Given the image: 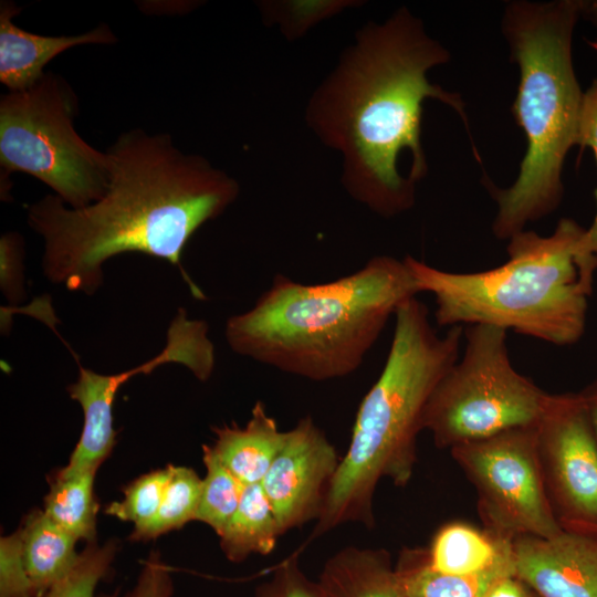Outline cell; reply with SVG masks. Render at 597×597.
Returning a JSON list of instances; mask_svg holds the SVG:
<instances>
[{"label":"cell","mask_w":597,"mask_h":597,"mask_svg":"<svg viewBox=\"0 0 597 597\" xmlns=\"http://www.w3.org/2000/svg\"><path fill=\"white\" fill-rule=\"evenodd\" d=\"M106 155L109 180L98 200L71 208L50 193L29 206L28 223L44 241L45 276L92 295L108 259L137 252L176 265L192 295L203 298L181 255L195 232L237 200V180L180 150L169 135L140 128L122 134Z\"/></svg>","instance_id":"1"},{"label":"cell","mask_w":597,"mask_h":597,"mask_svg":"<svg viewBox=\"0 0 597 597\" xmlns=\"http://www.w3.org/2000/svg\"><path fill=\"white\" fill-rule=\"evenodd\" d=\"M449 59L402 7L357 32L307 104L310 128L342 155L343 186L380 217L411 209L415 185L427 174L420 142L425 98L450 105L467 124L460 95L427 78L431 67Z\"/></svg>","instance_id":"2"},{"label":"cell","mask_w":597,"mask_h":597,"mask_svg":"<svg viewBox=\"0 0 597 597\" xmlns=\"http://www.w3.org/2000/svg\"><path fill=\"white\" fill-rule=\"evenodd\" d=\"M418 293L405 261L385 254L320 284L276 274L250 310L228 318L224 335L237 354L283 373L313 381L343 378Z\"/></svg>","instance_id":"3"},{"label":"cell","mask_w":597,"mask_h":597,"mask_svg":"<svg viewBox=\"0 0 597 597\" xmlns=\"http://www.w3.org/2000/svg\"><path fill=\"white\" fill-rule=\"evenodd\" d=\"M509 259L476 272H450L407 255L419 292L434 296L439 326L490 324L557 346L584 335L597 273V223L563 218L547 237L521 231Z\"/></svg>","instance_id":"4"},{"label":"cell","mask_w":597,"mask_h":597,"mask_svg":"<svg viewBox=\"0 0 597 597\" xmlns=\"http://www.w3.org/2000/svg\"><path fill=\"white\" fill-rule=\"evenodd\" d=\"M395 318L385 366L359 405L349 446L310 540L349 522L374 527L378 483L388 479L404 488L411 480L426 405L459 358L463 326L438 335L416 296L399 306Z\"/></svg>","instance_id":"5"},{"label":"cell","mask_w":597,"mask_h":597,"mask_svg":"<svg viewBox=\"0 0 597 597\" xmlns=\"http://www.w3.org/2000/svg\"><path fill=\"white\" fill-rule=\"evenodd\" d=\"M582 1L510 3L503 32L520 67L514 117L527 149L515 182L500 189L486 182L498 203L492 230L510 239L527 222L553 212L562 201V168L576 145L583 95L572 60V38Z\"/></svg>","instance_id":"6"},{"label":"cell","mask_w":597,"mask_h":597,"mask_svg":"<svg viewBox=\"0 0 597 597\" xmlns=\"http://www.w3.org/2000/svg\"><path fill=\"white\" fill-rule=\"evenodd\" d=\"M77 96L46 71L32 86L0 98V165L4 182L24 172L50 187L71 208L98 200L109 180L108 158L77 133Z\"/></svg>","instance_id":"7"},{"label":"cell","mask_w":597,"mask_h":597,"mask_svg":"<svg viewBox=\"0 0 597 597\" xmlns=\"http://www.w3.org/2000/svg\"><path fill=\"white\" fill-rule=\"evenodd\" d=\"M463 354L442 376L426 405L422 427L440 449L537 426L549 394L512 365L507 331L472 324Z\"/></svg>","instance_id":"8"},{"label":"cell","mask_w":597,"mask_h":597,"mask_svg":"<svg viewBox=\"0 0 597 597\" xmlns=\"http://www.w3.org/2000/svg\"><path fill=\"white\" fill-rule=\"evenodd\" d=\"M450 453L475 489L484 531L493 537L513 541L563 532L545 492L536 426L462 443Z\"/></svg>","instance_id":"9"},{"label":"cell","mask_w":597,"mask_h":597,"mask_svg":"<svg viewBox=\"0 0 597 597\" xmlns=\"http://www.w3.org/2000/svg\"><path fill=\"white\" fill-rule=\"evenodd\" d=\"M536 443L558 525L597 537V439L579 392L549 394L536 426Z\"/></svg>","instance_id":"10"},{"label":"cell","mask_w":597,"mask_h":597,"mask_svg":"<svg viewBox=\"0 0 597 597\" xmlns=\"http://www.w3.org/2000/svg\"><path fill=\"white\" fill-rule=\"evenodd\" d=\"M208 331L207 322L190 320L186 311L179 308L168 328L165 348L151 359L114 375L97 374L80 365L76 381L66 390L83 410V429L67 464L60 471L97 470L111 454L116 442L114 400L119 388L130 378L147 375L164 364L177 363L191 370L197 379L208 380L214 368V347Z\"/></svg>","instance_id":"11"},{"label":"cell","mask_w":597,"mask_h":597,"mask_svg":"<svg viewBox=\"0 0 597 597\" xmlns=\"http://www.w3.org/2000/svg\"><path fill=\"white\" fill-rule=\"evenodd\" d=\"M339 462L336 448L310 416L287 430L283 449L261 481L281 534L318 520Z\"/></svg>","instance_id":"12"},{"label":"cell","mask_w":597,"mask_h":597,"mask_svg":"<svg viewBox=\"0 0 597 597\" xmlns=\"http://www.w3.org/2000/svg\"><path fill=\"white\" fill-rule=\"evenodd\" d=\"M515 576L540 597H597V537L563 531L512 541Z\"/></svg>","instance_id":"13"},{"label":"cell","mask_w":597,"mask_h":597,"mask_svg":"<svg viewBox=\"0 0 597 597\" xmlns=\"http://www.w3.org/2000/svg\"><path fill=\"white\" fill-rule=\"evenodd\" d=\"M21 8L13 1L0 4V82L9 91L25 90L46 72L44 67L62 52L83 44H112L116 36L101 23L76 35H42L29 32L14 23Z\"/></svg>","instance_id":"14"},{"label":"cell","mask_w":597,"mask_h":597,"mask_svg":"<svg viewBox=\"0 0 597 597\" xmlns=\"http://www.w3.org/2000/svg\"><path fill=\"white\" fill-rule=\"evenodd\" d=\"M211 449L221 463L244 485L261 483L283 449L287 431L280 430L265 405L256 401L248 422L213 428Z\"/></svg>","instance_id":"15"},{"label":"cell","mask_w":597,"mask_h":597,"mask_svg":"<svg viewBox=\"0 0 597 597\" xmlns=\"http://www.w3.org/2000/svg\"><path fill=\"white\" fill-rule=\"evenodd\" d=\"M316 582L322 597H408L385 548H341Z\"/></svg>","instance_id":"16"},{"label":"cell","mask_w":597,"mask_h":597,"mask_svg":"<svg viewBox=\"0 0 597 597\" xmlns=\"http://www.w3.org/2000/svg\"><path fill=\"white\" fill-rule=\"evenodd\" d=\"M408 597H485L500 579L515 575L512 542L488 568L469 575H447L434 570L427 548H404L395 565Z\"/></svg>","instance_id":"17"},{"label":"cell","mask_w":597,"mask_h":597,"mask_svg":"<svg viewBox=\"0 0 597 597\" xmlns=\"http://www.w3.org/2000/svg\"><path fill=\"white\" fill-rule=\"evenodd\" d=\"M19 532L27 573L36 597H44L75 565L77 540L43 511L31 512Z\"/></svg>","instance_id":"18"},{"label":"cell","mask_w":597,"mask_h":597,"mask_svg":"<svg viewBox=\"0 0 597 597\" xmlns=\"http://www.w3.org/2000/svg\"><path fill=\"white\" fill-rule=\"evenodd\" d=\"M281 531L271 503L261 485H244L239 506L221 534L224 556L239 563L252 554L273 552Z\"/></svg>","instance_id":"19"},{"label":"cell","mask_w":597,"mask_h":597,"mask_svg":"<svg viewBox=\"0 0 597 597\" xmlns=\"http://www.w3.org/2000/svg\"><path fill=\"white\" fill-rule=\"evenodd\" d=\"M511 542L469 524L452 522L434 534L427 548L428 559L430 566L442 574H474L491 566Z\"/></svg>","instance_id":"20"},{"label":"cell","mask_w":597,"mask_h":597,"mask_svg":"<svg viewBox=\"0 0 597 597\" xmlns=\"http://www.w3.org/2000/svg\"><path fill=\"white\" fill-rule=\"evenodd\" d=\"M94 469L57 472L44 500L45 515L77 541L95 542L98 504Z\"/></svg>","instance_id":"21"},{"label":"cell","mask_w":597,"mask_h":597,"mask_svg":"<svg viewBox=\"0 0 597 597\" xmlns=\"http://www.w3.org/2000/svg\"><path fill=\"white\" fill-rule=\"evenodd\" d=\"M202 479L187 467L172 465L161 505L153 521L143 530L133 532L132 541H149L196 521Z\"/></svg>","instance_id":"22"},{"label":"cell","mask_w":597,"mask_h":597,"mask_svg":"<svg viewBox=\"0 0 597 597\" xmlns=\"http://www.w3.org/2000/svg\"><path fill=\"white\" fill-rule=\"evenodd\" d=\"M206 475L196 521L209 525L219 536L237 511L244 484L219 460L210 446H202Z\"/></svg>","instance_id":"23"},{"label":"cell","mask_w":597,"mask_h":597,"mask_svg":"<svg viewBox=\"0 0 597 597\" xmlns=\"http://www.w3.org/2000/svg\"><path fill=\"white\" fill-rule=\"evenodd\" d=\"M171 472L172 465H167L135 479L124 489L123 500L109 503L105 513L132 522L133 532L145 528L161 505Z\"/></svg>","instance_id":"24"},{"label":"cell","mask_w":597,"mask_h":597,"mask_svg":"<svg viewBox=\"0 0 597 597\" xmlns=\"http://www.w3.org/2000/svg\"><path fill=\"white\" fill-rule=\"evenodd\" d=\"M116 552L117 543L114 540L103 545L96 541L87 543L73 568L44 597H117V593L96 596L97 585L108 574Z\"/></svg>","instance_id":"25"},{"label":"cell","mask_w":597,"mask_h":597,"mask_svg":"<svg viewBox=\"0 0 597 597\" xmlns=\"http://www.w3.org/2000/svg\"><path fill=\"white\" fill-rule=\"evenodd\" d=\"M254 597L322 596L317 582L305 575L300 566L298 553H294L274 568L268 580L256 587Z\"/></svg>","instance_id":"26"},{"label":"cell","mask_w":597,"mask_h":597,"mask_svg":"<svg viewBox=\"0 0 597 597\" xmlns=\"http://www.w3.org/2000/svg\"><path fill=\"white\" fill-rule=\"evenodd\" d=\"M0 597H36L24 566L19 530L0 541Z\"/></svg>","instance_id":"27"},{"label":"cell","mask_w":597,"mask_h":597,"mask_svg":"<svg viewBox=\"0 0 597 597\" xmlns=\"http://www.w3.org/2000/svg\"><path fill=\"white\" fill-rule=\"evenodd\" d=\"M24 242L18 232H7L0 239V286L11 304L25 297Z\"/></svg>","instance_id":"28"},{"label":"cell","mask_w":597,"mask_h":597,"mask_svg":"<svg viewBox=\"0 0 597 597\" xmlns=\"http://www.w3.org/2000/svg\"><path fill=\"white\" fill-rule=\"evenodd\" d=\"M172 594L174 583L170 568L158 552H151L126 597H171Z\"/></svg>","instance_id":"29"},{"label":"cell","mask_w":597,"mask_h":597,"mask_svg":"<svg viewBox=\"0 0 597 597\" xmlns=\"http://www.w3.org/2000/svg\"><path fill=\"white\" fill-rule=\"evenodd\" d=\"M281 12H287L283 14L279 23L283 24V30L287 36H297L304 32L308 27L314 24L317 20L323 19L333 13L334 8H342L341 4H282Z\"/></svg>","instance_id":"30"},{"label":"cell","mask_w":597,"mask_h":597,"mask_svg":"<svg viewBox=\"0 0 597 597\" xmlns=\"http://www.w3.org/2000/svg\"><path fill=\"white\" fill-rule=\"evenodd\" d=\"M576 145L580 151L590 147L597 161V77L583 95ZM597 208V189L595 191ZM597 223V209L594 221Z\"/></svg>","instance_id":"31"},{"label":"cell","mask_w":597,"mask_h":597,"mask_svg":"<svg viewBox=\"0 0 597 597\" xmlns=\"http://www.w3.org/2000/svg\"><path fill=\"white\" fill-rule=\"evenodd\" d=\"M526 587L515 575H511L495 583L485 597H528Z\"/></svg>","instance_id":"32"},{"label":"cell","mask_w":597,"mask_h":597,"mask_svg":"<svg viewBox=\"0 0 597 597\" xmlns=\"http://www.w3.org/2000/svg\"><path fill=\"white\" fill-rule=\"evenodd\" d=\"M597 439V375L579 391Z\"/></svg>","instance_id":"33"},{"label":"cell","mask_w":597,"mask_h":597,"mask_svg":"<svg viewBox=\"0 0 597 597\" xmlns=\"http://www.w3.org/2000/svg\"><path fill=\"white\" fill-rule=\"evenodd\" d=\"M582 12L588 13L595 22H597V1L595 2H583L582 1Z\"/></svg>","instance_id":"34"},{"label":"cell","mask_w":597,"mask_h":597,"mask_svg":"<svg viewBox=\"0 0 597 597\" xmlns=\"http://www.w3.org/2000/svg\"><path fill=\"white\" fill-rule=\"evenodd\" d=\"M589 45L597 51V40L589 42Z\"/></svg>","instance_id":"35"}]
</instances>
